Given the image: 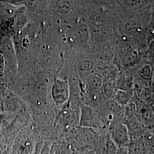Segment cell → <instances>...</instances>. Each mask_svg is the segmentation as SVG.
<instances>
[{"label": "cell", "instance_id": "obj_1", "mask_svg": "<svg viewBox=\"0 0 154 154\" xmlns=\"http://www.w3.org/2000/svg\"><path fill=\"white\" fill-rule=\"evenodd\" d=\"M0 53L3 57L5 63L4 74L6 80H11L16 74L18 68L16 50L13 39L6 36L0 39Z\"/></svg>", "mask_w": 154, "mask_h": 154}, {"label": "cell", "instance_id": "obj_2", "mask_svg": "<svg viewBox=\"0 0 154 154\" xmlns=\"http://www.w3.org/2000/svg\"><path fill=\"white\" fill-rule=\"evenodd\" d=\"M108 132L118 148L128 147L130 142V136L126 125L123 122L112 123Z\"/></svg>", "mask_w": 154, "mask_h": 154}, {"label": "cell", "instance_id": "obj_3", "mask_svg": "<svg viewBox=\"0 0 154 154\" xmlns=\"http://www.w3.org/2000/svg\"><path fill=\"white\" fill-rule=\"evenodd\" d=\"M79 110V124L80 127L94 129L103 127L98 114L93 107L88 105L81 104Z\"/></svg>", "mask_w": 154, "mask_h": 154}, {"label": "cell", "instance_id": "obj_4", "mask_svg": "<svg viewBox=\"0 0 154 154\" xmlns=\"http://www.w3.org/2000/svg\"><path fill=\"white\" fill-rule=\"evenodd\" d=\"M51 96L57 106L65 104L70 97L69 85L67 80L55 79L51 88Z\"/></svg>", "mask_w": 154, "mask_h": 154}, {"label": "cell", "instance_id": "obj_5", "mask_svg": "<svg viewBox=\"0 0 154 154\" xmlns=\"http://www.w3.org/2000/svg\"><path fill=\"white\" fill-rule=\"evenodd\" d=\"M137 116L149 131L154 128V112L150 106L143 103H137Z\"/></svg>", "mask_w": 154, "mask_h": 154}, {"label": "cell", "instance_id": "obj_6", "mask_svg": "<svg viewBox=\"0 0 154 154\" xmlns=\"http://www.w3.org/2000/svg\"><path fill=\"white\" fill-rule=\"evenodd\" d=\"M90 36V28L84 22L78 23L72 30V38L81 46L88 44Z\"/></svg>", "mask_w": 154, "mask_h": 154}, {"label": "cell", "instance_id": "obj_7", "mask_svg": "<svg viewBox=\"0 0 154 154\" xmlns=\"http://www.w3.org/2000/svg\"><path fill=\"white\" fill-rule=\"evenodd\" d=\"M123 123L126 125L130 136V139L142 137L149 131L144 126L142 122L139 119L137 116L130 119L124 122Z\"/></svg>", "mask_w": 154, "mask_h": 154}, {"label": "cell", "instance_id": "obj_8", "mask_svg": "<svg viewBox=\"0 0 154 154\" xmlns=\"http://www.w3.org/2000/svg\"><path fill=\"white\" fill-rule=\"evenodd\" d=\"M78 121H79V118L77 116L76 111L67 108L61 110L59 112L57 116L55 122L58 125L67 128L75 124Z\"/></svg>", "mask_w": 154, "mask_h": 154}, {"label": "cell", "instance_id": "obj_9", "mask_svg": "<svg viewBox=\"0 0 154 154\" xmlns=\"http://www.w3.org/2000/svg\"><path fill=\"white\" fill-rule=\"evenodd\" d=\"M19 6L11 5L8 1L0 2V23L4 26L13 19L14 13Z\"/></svg>", "mask_w": 154, "mask_h": 154}, {"label": "cell", "instance_id": "obj_10", "mask_svg": "<svg viewBox=\"0 0 154 154\" xmlns=\"http://www.w3.org/2000/svg\"><path fill=\"white\" fill-rule=\"evenodd\" d=\"M28 18L24 6H19L13 17V29L16 32H20L26 26Z\"/></svg>", "mask_w": 154, "mask_h": 154}, {"label": "cell", "instance_id": "obj_11", "mask_svg": "<svg viewBox=\"0 0 154 154\" xmlns=\"http://www.w3.org/2000/svg\"><path fill=\"white\" fill-rule=\"evenodd\" d=\"M141 60V53L137 49H131L127 51L122 60V65L129 69L137 65Z\"/></svg>", "mask_w": 154, "mask_h": 154}, {"label": "cell", "instance_id": "obj_12", "mask_svg": "<svg viewBox=\"0 0 154 154\" xmlns=\"http://www.w3.org/2000/svg\"><path fill=\"white\" fill-rule=\"evenodd\" d=\"M127 150L128 154H147L143 137L131 138Z\"/></svg>", "mask_w": 154, "mask_h": 154}, {"label": "cell", "instance_id": "obj_13", "mask_svg": "<svg viewBox=\"0 0 154 154\" xmlns=\"http://www.w3.org/2000/svg\"><path fill=\"white\" fill-rule=\"evenodd\" d=\"M90 35L98 43L106 41L109 37V33L107 29L100 25L92 26L90 28Z\"/></svg>", "mask_w": 154, "mask_h": 154}, {"label": "cell", "instance_id": "obj_14", "mask_svg": "<svg viewBox=\"0 0 154 154\" xmlns=\"http://www.w3.org/2000/svg\"><path fill=\"white\" fill-rule=\"evenodd\" d=\"M86 86L88 90L94 93L100 91L103 86V79L98 74H91L89 75L86 80Z\"/></svg>", "mask_w": 154, "mask_h": 154}, {"label": "cell", "instance_id": "obj_15", "mask_svg": "<svg viewBox=\"0 0 154 154\" xmlns=\"http://www.w3.org/2000/svg\"><path fill=\"white\" fill-rule=\"evenodd\" d=\"M96 66L95 61L91 58H84L78 62L77 69L81 74H85L93 72Z\"/></svg>", "mask_w": 154, "mask_h": 154}, {"label": "cell", "instance_id": "obj_16", "mask_svg": "<svg viewBox=\"0 0 154 154\" xmlns=\"http://www.w3.org/2000/svg\"><path fill=\"white\" fill-rule=\"evenodd\" d=\"M143 28L140 23L137 20H130L125 24L124 30L128 35H135L143 31Z\"/></svg>", "mask_w": 154, "mask_h": 154}, {"label": "cell", "instance_id": "obj_17", "mask_svg": "<svg viewBox=\"0 0 154 154\" xmlns=\"http://www.w3.org/2000/svg\"><path fill=\"white\" fill-rule=\"evenodd\" d=\"M50 154H72V149L70 144L57 142L51 144Z\"/></svg>", "mask_w": 154, "mask_h": 154}, {"label": "cell", "instance_id": "obj_18", "mask_svg": "<svg viewBox=\"0 0 154 154\" xmlns=\"http://www.w3.org/2000/svg\"><path fill=\"white\" fill-rule=\"evenodd\" d=\"M57 58V51L54 48H49L45 50L42 56V63L45 66H49L52 65Z\"/></svg>", "mask_w": 154, "mask_h": 154}, {"label": "cell", "instance_id": "obj_19", "mask_svg": "<svg viewBox=\"0 0 154 154\" xmlns=\"http://www.w3.org/2000/svg\"><path fill=\"white\" fill-rule=\"evenodd\" d=\"M132 93L118 90L114 95V99L122 106H125L131 102Z\"/></svg>", "mask_w": 154, "mask_h": 154}, {"label": "cell", "instance_id": "obj_20", "mask_svg": "<svg viewBox=\"0 0 154 154\" xmlns=\"http://www.w3.org/2000/svg\"><path fill=\"white\" fill-rule=\"evenodd\" d=\"M106 107L109 113L114 115H119L123 112V106L112 98L109 99L106 102Z\"/></svg>", "mask_w": 154, "mask_h": 154}, {"label": "cell", "instance_id": "obj_21", "mask_svg": "<svg viewBox=\"0 0 154 154\" xmlns=\"http://www.w3.org/2000/svg\"><path fill=\"white\" fill-rule=\"evenodd\" d=\"M55 9L61 15L66 16L72 11V4L68 1H58L56 2Z\"/></svg>", "mask_w": 154, "mask_h": 154}, {"label": "cell", "instance_id": "obj_22", "mask_svg": "<svg viewBox=\"0 0 154 154\" xmlns=\"http://www.w3.org/2000/svg\"><path fill=\"white\" fill-rule=\"evenodd\" d=\"M134 79L132 77H123L119 82L118 90L132 93Z\"/></svg>", "mask_w": 154, "mask_h": 154}, {"label": "cell", "instance_id": "obj_23", "mask_svg": "<svg viewBox=\"0 0 154 154\" xmlns=\"http://www.w3.org/2000/svg\"><path fill=\"white\" fill-rule=\"evenodd\" d=\"M123 112V118H124L125 121L136 116L137 113V107L136 103L133 102H130L126 106H125V108Z\"/></svg>", "mask_w": 154, "mask_h": 154}, {"label": "cell", "instance_id": "obj_24", "mask_svg": "<svg viewBox=\"0 0 154 154\" xmlns=\"http://www.w3.org/2000/svg\"><path fill=\"white\" fill-rule=\"evenodd\" d=\"M147 154H154V134L148 131L143 136Z\"/></svg>", "mask_w": 154, "mask_h": 154}, {"label": "cell", "instance_id": "obj_25", "mask_svg": "<svg viewBox=\"0 0 154 154\" xmlns=\"http://www.w3.org/2000/svg\"><path fill=\"white\" fill-rule=\"evenodd\" d=\"M102 89L104 95L109 99L112 98L116 93V86L112 82L105 83L103 85Z\"/></svg>", "mask_w": 154, "mask_h": 154}, {"label": "cell", "instance_id": "obj_26", "mask_svg": "<svg viewBox=\"0 0 154 154\" xmlns=\"http://www.w3.org/2000/svg\"><path fill=\"white\" fill-rule=\"evenodd\" d=\"M140 76L144 79H151L153 75V69L149 64H146L139 70Z\"/></svg>", "mask_w": 154, "mask_h": 154}, {"label": "cell", "instance_id": "obj_27", "mask_svg": "<svg viewBox=\"0 0 154 154\" xmlns=\"http://www.w3.org/2000/svg\"><path fill=\"white\" fill-rule=\"evenodd\" d=\"M149 54L151 58L154 57V39L152 40L149 45Z\"/></svg>", "mask_w": 154, "mask_h": 154}, {"label": "cell", "instance_id": "obj_28", "mask_svg": "<svg viewBox=\"0 0 154 154\" xmlns=\"http://www.w3.org/2000/svg\"><path fill=\"white\" fill-rule=\"evenodd\" d=\"M116 154H128L127 147L118 148Z\"/></svg>", "mask_w": 154, "mask_h": 154}, {"label": "cell", "instance_id": "obj_29", "mask_svg": "<svg viewBox=\"0 0 154 154\" xmlns=\"http://www.w3.org/2000/svg\"><path fill=\"white\" fill-rule=\"evenodd\" d=\"M150 107H151V108L152 109V111H154V103H151V105H150Z\"/></svg>", "mask_w": 154, "mask_h": 154}, {"label": "cell", "instance_id": "obj_30", "mask_svg": "<svg viewBox=\"0 0 154 154\" xmlns=\"http://www.w3.org/2000/svg\"><path fill=\"white\" fill-rule=\"evenodd\" d=\"M152 27L154 29V19H153V21H152Z\"/></svg>", "mask_w": 154, "mask_h": 154}, {"label": "cell", "instance_id": "obj_31", "mask_svg": "<svg viewBox=\"0 0 154 154\" xmlns=\"http://www.w3.org/2000/svg\"></svg>", "mask_w": 154, "mask_h": 154}]
</instances>
